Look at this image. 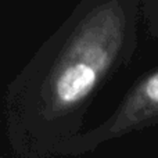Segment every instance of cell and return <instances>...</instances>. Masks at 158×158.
<instances>
[{
    "instance_id": "277c9868",
    "label": "cell",
    "mask_w": 158,
    "mask_h": 158,
    "mask_svg": "<svg viewBox=\"0 0 158 158\" xmlns=\"http://www.w3.org/2000/svg\"><path fill=\"white\" fill-rule=\"evenodd\" d=\"M0 158H4V157H0Z\"/></svg>"
},
{
    "instance_id": "7a4b0ae2",
    "label": "cell",
    "mask_w": 158,
    "mask_h": 158,
    "mask_svg": "<svg viewBox=\"0 0 158 158\" xmlns=\"http://www.w3.org/2000/svg\"><path fill=\"white\" fill-rule=\"evenodd\" d=\"M158 125V65L142 75L97 125L82 129L63 147L60 158L81 157L98 150L106 143Z\"/></svg>"
},
{
    "instance_id": "3957f363",
    "label": "cell",
    "mask_w": 158,
    "mask_h": 158,
    "mask_svg": "<svg viewBox=\"0 0 158 158\" xmlns=\"http://www.w3.org/2000/svg\"><path fill=\"white\" fill-rule=\"evenodd\" d=\"M140 18L148 36L158 39V0H140Z\"/></svg>"
},
{
    "instance_id": "6da1fadb",
    "label": "cell",
    "mask_w": 158,
    "mask_h": 158,
    "mask_svg": "<svg viewBox=\"0 0 158 158\" xmlns=\"http://www.w3.org/2000/svg\"><path fill=\"white\" fill-rule=\"evenodd\" d=\"M140 0H79L4 90L15 158H60L97 94L139 47Z\"/></svg>"
}]
</instances>
